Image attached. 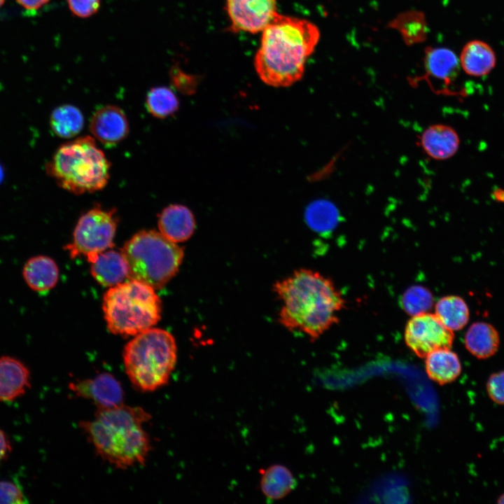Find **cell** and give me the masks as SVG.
I'll use <instances>...</instances> for the list:
<instances>
[{
  "label": "cell",
  "mask_w": 504,
  "mask_h": 504,
  "mask_svg": "<svg viewBox=\"0 0 504 504\" xmlns=\"http://www.w3.org/2000/svg\"><path fill=\"white\" fill-rule=\"evenodd\" d=\"M281 302L279 321L290 331H298L314 341L339 322L345 300L332 281L309 269L295 270L274 284Z\"/></svg>",
  "instance_id": "cell-1"
},
{
  "label": "cell",
  "mask_w": 504,
  "mask_h": 504,
  "mask_svg": "<svg viewBox=\"0 0 504 504\" xmlns=\"http://www.w3.org/2000/svg\"><path fill=\"white\" fill-rule=\"evenodd\" d=\"M319 38V29L314 23L277 13L262 31L255 56L259 78L276 88L295 83L302 78L306 62Z\"/></svg>",
  "instance_id": "cell-2"
},
{
  "label": "cell",
  "mask_w": 504,
  "mask_h": 504,
  "mask_svg": "<svg viewBox=\"0 0 504 504\" xmlns=\"http://www.w3.org/2000/svg\"><path fill=\"white\" fill-rule=\"evenodd\" d=\"M151 416L145 410L121 404L97 409L80 427L95 452L111 465L126 469L144 465L151 451L144 428Z\"/></svg>",
  "instance_id": "cell-3"
},
{
  "label": "cell",
  "mask_w": 504,
  "mask_h": 504,
  "mask_svg": "<svg viewBox=\"0 0 504 504\" xmlns=\"http://www.w3.org/2000/svg\"><path fill=\"white\" fill-rule=\"evenodd\" d=\"M125 373L139 391L153 392L165 386L177 360L174 336L160 328H150L136 335L124 347Z\"/></svg>",
  "instance_id": "cell-4"
},
{
  "label": "cell",
  "mask_w": 504,
  "mask_h": 504,
  "mask_svg": "<svg viewBox=\"0 0 504 504\" xmlns=\"http://www.w3.org/2000/svg\"><path fill=\"white\" fill-rule=\"evenodd\" d=\"M110 162L90 136L59 146L46 172L62 188L76 195L103 189L109 180Z\"/></svg>",
  "instance_id": "cell-5"
},
{
  "label": "cell",
  "mask_w": 504,
  "mask_h": 504,
  "mask_svg": "<svg viewBox=\"0 0 504 504\" xmlns=\"http://www.w3.org/2000/svg\"><path fill=\"white\" fill-rule=\"evenodd\" d=\"M155 290L134 279L111 287L105 293L102 304L109 331L134 336L155 326L162 312L161 300Z\"/></svg>",
  "instance_id": "cell-6"
},
{
  "label": "cell",
  "mask_w": 504,
  "mask_h": 504,
  "mask_svg": "<svg viewBox=\"0 0 504 504\" xmlns=\"http://www.w3.org/2000/svg\"><path fill=\"white\" fill-rule=\"evenodd\" d=\"M121 252L129 267V279L154 289L161 288L176 275L184 257L182 247L153 230L136 233Z\"/></svg>",
  "instance_id": "cell-7"
},
{
  "label": "cell",
  "mask_w": 504,
  "mask_h": 504,
  "mask_svg": "<svg viewBox=\"0 0 504 504\" xmlns=\"http://www.w3.org/2000/svg\"><path fill=\"white\" fill-rule=\"evenodd\" d=\"M117 224L115 209L94 206L80 217L74 231L73 241L65 248L71 258L85 255L90 260L113 246Z\"/></svg>",
  "instance_id": "cell-8"
},
{
  "label": "cell",
  "mask_w": 504,
  "mask_h": 504,
  "mask_svg": "<svg viewBox=\"0 0 504 504\" xmlns=\"http://www.w3.org/2000/svg\"><path fill=\"white\" fill-rule=\"evenodd\" d=\"M454 339L453 331L435 314L425 312L414 316L405 327V343L419 358H425L438 349L451 348Z\"/></svg>",
  "instance_id": "cell-9"
},
{
  "label": "cell",
  "mask_w": 504,
  "mask_h": 504,
  "mask_svg": "<svg viewBox=\"0 0 504 504\" xmlns=\"http://www.w3.org/2000/svg\"><path fill=\"white\" fill-rule=\"evenodd\" d=\"M226 10L232 31L255 34L276 15V0H226Z\"/></svg>",
  "instance_id": "cell-10"
},
{
  "label": "cell",
  "mask_w": 504,
  "mask_h": 504,
  "mask_svg": "<svg viewBox=\"0 0 504 504\" xmlns=\"http://www.w3.org/2000/svg\"><path fill=\"white\" fill-rule=\"evenodd\" d=\"M78 396L88 399L97 408H108L123 403L124 391L120 383L111 374L102 373L69 385Z\"/></svg>",
  "instance_id": "cell-11"
},
{
  "label": "cell",
  "mask_w": 504,
  "mask_h": 504,
  "mask_svg": "<svg viewBox=\"0 0 504 504\" xmlns=\"http://www.w3.org/2000/svg\"><path fill=\"white\" fill-rule=\"evenodd\" d=\"M459 59L455 53L446 48L428 47L424 57V74L420 77L432 88L435 83L442 86V91L456 79L460 69Z\"/></svg>",
  "instance_id": "cell-12"
},
{
  "label": "cell",
  "mask_w": 504,
  "mask_h": 504,
  "mask_svg": "<svg viewBox=\"0 0 504 504\" xmlns=\"http://www.w3.org/2000/svg\"><path fill=\"white\" fill-rule=\"evenodd\" d=\"M90 130L101 143L112 146L125 139L129 132V125L121 108L108 105L99 108L92 115Z\"/></svg>",
  "instance_id": "cell-13"
},
{
  "label": "cell",
  "mask_w": 504,
  "mask_h": 504,
  "mask_svg": "<svg viewBox=\"0 0 504 504\" xmlns=\"http://www.w3.org/2000/svg\"><path fill=\"white\" fill-rule=\"evenodd\" d=\"M420 146L430 158L444 160L458 151L460 139L456 130L447 125L435 124L427 127L419 138Z\"/></svg>",
  "instance_id": "cell-14"
},
{
  "label": "cell",
  "mask_w": 504,
  "mask_h": 504,
  "mask_svg": "<svg viewBox=\"0 0 504 504\" xmlns=\"http://www.w3.org/2000/svg\"><path fill=\"white\" fill-rule=\"evenodd\" d=\"M158 223L160 232L176 244L190 239L196 227L190 209L178 204L165 207L159 215Z\"/></svg>",
  "instance_id": "cell-15"
},
{
  "label": "cell",
  "mask_w": 504,
  "mask_h": 504,
  "mask_svg": "<svg viewBox=\"0 0 504 504\" xmlns=\"http://www.w3.org/2000/svg\"><path fill=\"white\" fill-rule=\"evenodd\" d=\"M88 261L91 274L102 286L112 287L129 279V267L122 252L105 251Z\"/></svg>",
  "instance_id": "cell-16"
},
{
  "label": "cell",
  "mask_w": 504,
  "mask_h": 504,
  "mask_svg": "<svg viewBox=\"0 0 504 504\" xmlns=\"http://www.w3.org/2000/svg\"><path fill=\"white\" fill-rule=\"evenodd\" d=\"M30 386V373L21 361L10 356L0 357V401H12L23 395Z\"/></svg>",
  "instance_id": "cell-17"
},
{
  "label": "cell",
  "mask_w": 504,
  "mask_h": 504,
  "mask_svg": "<svg viewBox=\"0 0 504 504\" xmlns=\"http://www.w3.org/2000/svg\"><path fill=\"white\" fill-rule=\"evenodd\" d=\"M458 59L463 71L474 77L486 76L496 64L494 50L488 43L480 40H472L465 43Z\"/></svg>",
  "instance_id": "cell-18"
},
{
  "label": "cell",
  "mask_w": 504,
  "mask_h": 504,
  "mask_svg": "<svg viewBox=\"0 0 504 504\" xmlns=\"http://www.w3.org/2000/svg\"><path fill=\"white\" fill-rule=\"evenodd\" d=\"M425 358L428 376L439 384L451 383L461 374L462 368L460 359L450 348L434 350Z\"/></svg>",
  "instance_id": "cell-19"
},
{
  "label": "cell",
  "mask_w": 504,
  "mask_h": 504,
  "mask_svg": "<svg viewBox=\"0 0 504 504\" xmlns=\"http://www.w3.org/2000/svg\"><path fill=\"white\" fill-rule=\"evenodd\" d=\"M22 275L27 284L38 292L52 288L59 278V269L55 261L46 255L29 259L23 267Z\"/></svg>",
  "instance_id": "cell-20"
},
{
  "label": "cell",
  "mask_w": 504,
  "mask_h": 504,
  "mask_svg": "<svg viewBox=\"0 0 504 504\" xmlns=\"http://www.w3.org/2000/svg\"><path fill=\"white\" fill-rule=\"evenodd\" d=\"M466 349L479 359H486L493 356L500 344L497 330L490 323L475 322L466 331L464 337Z\"/></svg>",
  "instance_id": "cell-21"
},
{
  "label": "cell",
  "mask_w": 504,
  "mask_h": 504,
  "mask_svg": "<svg viewBox=\"0 0 504 504\" xmlns=\"http://www.w3.org/2000/svg\"><path fill=\"white\" fill-rule=\"evenodd\" d=\"M296 486L297 480L293 474L283 465H272L261 471L260 487L269 500L285 498Z\"/></svg>",
  "instance_id": "cell-22"
},
{
  "label": "cell",
  "mask_w": 504,
  "mask_h": 504,
  "mask_svg": "<svg viewBox=\"0 0 504 504\" xmlns=\"http://www.w3.org/2000/svg\"><path fill=\"white\" fill-rule=\"evenodd\" d=\"M388 27L396 30L407 46L423 43L428 32L424 13L416 10L399 13L388 23Z\"/></svg>",
  "instance_id": "cell-23"
},
{
  "label": "cell",
  "mask_w": 504,
  "mask_h": 504,
  "mask_svg": "<svg viewBox=\"0 0 504 504\" xmlns=\"http://www.w3.org/2000/svg\"><path fill=\"white\" fill-rule=\"evenodd\" d=\"M435 314L452 331L461 330L469 321V309L459 296L448 295L440 298L435 304Z\"/></svg>",
  "instance_id": "cell-24"
},
{
  "label": "cell",
  "mask_w": 504,
  "mask_h": 504,
  "mask_svg": "<svg viewBox=\"0 0 504 504\" xmlns=\"http://www.w3.org/2000/svg\"><path fill=\"white\" fill-rule=\"evenodd\" d=\"M50 125L57 136L70 139L80 132L84 125V118L77 107L69 104L62 105L52 112Z\"/></svg>",
  "instance_id": "cell-25"
},
{
  "label": "cell",
  "mask_w": 504,
  "mask_h": 504,
  "mask_svg": "<svg viewBox=\"0 0 504 504\" xmlns=\"http://www.w3.org/2000/svg\"><path fill=\"white\" fill-rule=\"evenodd\" d=\"M304 218L310 228L323 232L334 228L337 222L338 213L332 203L320 200L308 205L304 212Z\"/></svg>",
  "instance_id": "cell-26"
},
{
  "label": "cell",
  "mask_w": 504,
  "mask_h": 504,
  "mask_svg": "<svg viewBox=\"0 0 504 504\" xmlns=\"http://www.w3.org/2000/svg\"><path fill=\"white\" fill-rule=\"evenodd\" d=\"M147 109L155 118H165L173 115L178 108V99L169 88H153L146 96Z\"/></svg>",
  "instance_id": "cell-27"
},
{
  "label": "cell",
  "mask_w": 504,
  "mask_h": 504,
  "mask_svg": "<svg viewBox=\"0 0 504 504\" xmlns=\"http://www.w3.org/2000/svg\"><path fill=\"white\" fill-rule=\"evenodd\" d=\"M404 311L412 316L428 312L433 304L431 292L422 286L408 288L401 298Z\"/></svg>",
  "instance_id": "cell-28"
},
{
  "label": "cell",
  "mask_w": 504,
  "mask_h": 504,
  "mask_svg": "<svg viewBox=\"0 0 504 504\" xmlns=\"http://www.w3.org/2000/svg\"><path fill=\"white\" fill-rule=\"evenodd\" d=\"M27 502V497L17 483L0 482V503L22 504Z\"/></svg>",
  "instance_id": "cell-29"
},
{
  "label": "cell",
  "mask_w": 504,
  "mask_h": 504,
  "mask_svg": "<svg viewBox=\"0 0 504 504\" xmlns=\"http://www.w3.org/2000/svg\"><path fill=\"white\" fill-rule=\"evenodd\" d=\"M486 388L493 402L504 405V370L493 373L488 378Z\"/></svg>",
  "instance_id": "cell-30"
},
{
  "label": "cell",
  "mask_w": 504,
  "mask_h": 504,
  "mask_svg": "<svg viewBox=\"0 0 504 504\" xmlns=\"http://www.w3.org/2000/svg\"><path fill=\"white\" fill-rule=\"evenodd\" d=\"M101 0H67L71 13L79 18H88L95 14L100 7Z\"/></svg>",
  "instance_id": "cell-31"
},
{
  "label": "cell",
  "mask_w": 504,
  "mask_h": 504,
  "mask_svg": "<svg viewBox=\"0 0 504 504\" xmlns=\"http://www.w3.org/2000/svg\"><path fill=\"white\" fill-rule=\"evenodd\" d=\"M170 76L173 85L181 92L191 94L195 91L197 84L195 77L175 68L172 69Z\"/></svg>",
  "instance_id": "cell-32"
},
{
  "label": "cell",
  "mask_w": 504,
  "mask_h": 504,
  "mask_svg": "<svg viewBox=\"0 0 504 504\" xmlns=\"http://www.w3.org/2000/svg\"><path fill=\"white\" fill-rule=\"evenodd\" d=\"M50 0H16V1L27 10H35L47 4Z\"/></svg>",
  "instance_id": "cell-33"
},
{
  "label": "cell",
  "mask_w": 504,
  "mask_h": 504,
  "mask_svg": "<svg viewBox=\"0 0 504 504\" xmlns=\"http://www.w3.org/2000/svg\"><path fill=\"white\" fill-rule=\"evenodd\" d=\"M10 449L11 447L8 437L0 429V462L7 456Z\"/></svg>",
  "instance_id": "cell-34"
},
{
  "label": "cell",
  "mask_w": 504,
  "mask_h": 504,
  "mask_svg": "<svg viewBox=\"0 0 504 504\" xmlns=\"http://www.w3.org/2000/svg\"><path fill=\"white\" fill-rule=\"evenodd\" d=\"M491 196L494 200L504 203V189L500 188L494 189L492 192Z\"/></svg>",
  "instance_id": "cell-35"
},
{
  "label": "cell",
  "mask_w": 504,
  "mask_h": 504,
  "mask_svg": "<svg viewBox=\"0 0 504 504\" xmlns=\"http://www.w3.org/2000/svg\"><path fill=\"white\" fill-rule=\"evenodd\" d=\"M497 503L500 504H504V493L498 498Z\"/></svg>",
  "instance_id": "cell-36"
},
{
  "label": "cell",
  "mask_w": 504,
  "mask_h": 504,
  "mask_svg": "<svg viewBox=\"0 0 504 504\" xmlns=\"http://www.w3.org/2000/svg\"><path fill=\"white\" fill-rule=\"evenodd\" d=\"M2 177H3V171H2V169H1V166H0V181H1V180L2 179Z\"/></svg>",
  "instance_id": "cell-37"
},
{
  "label": "cell",
  "mask_w": 504,
  "mask_h": 504,
  "mask_svg": "<svg viewBox=\"0 0 504 504\" xmlns=\"http://www.w3.org/2000/svg\"><path fill=\"white\" fill-rule=\"evenodd\" d=\"M5 1L6 0H0V7H1L4 5V4L5 3Z\"/></svg>",
  "instance_id": "cell-38"
}]
</instances>
